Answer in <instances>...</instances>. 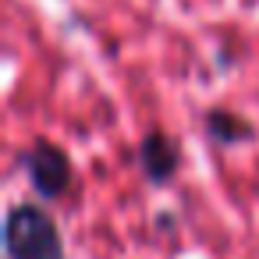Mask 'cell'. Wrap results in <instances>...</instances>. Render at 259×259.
Returning <instances> with one entry per match:
<instances>
[{
    "mask_svg": "<svg viewBox=\"0 0 259 259\" xmlns=\"http://www.w3.org/2000/svg\"><path fill=\"white\" fill-rule=\"evenodd\" d=\"M4 248L8 259H64V241L54 217L43 206H29V202L8 209Z\"/></svg>",
    "mask_w": 259,
    "mask_h": 259,
    "instance_id": "cell-1",
    "label": "cell"
},
{
    "mask_svg": "<svg viewBox=\"0 0 259 259\" xmlns=\"http://www.w3.org/2000/svg\"><path fill=\"white\" fill-rule=\"evenodd\" d=\"M25 170H29V181L32 188L43 195V199H57L68 192L71 185V160L61 146L54 142H36L29 153H25Z\"/></svg>",
    "mask_w": 259,
    "mask_h": 259,
    "instance_id": "cell-2",
    "label": "cell"
},
{
    "mask_svg": "<svg viewBox=\"0 0 259 259\" xmlns=\"http://www.w3.org/2000/svg\"><path fill=\"white\" fill-rule=\"evenodd\" d=\"M139 163H142V170H146V178L153 185H163L167 178H174V170L181 163V149H178V142L170 135L149 132L142 139V146H139Z\"/></svg>",
    "mask_w": 259,
    "mask_h": 259,
    "instance_id": "cell-3",
    "label": "cell"
},
{
    "mask_svg": "<svg viewBox=\"0 0 259 259\" xmlns=\"http://www.w3.org/2000/svg\"><path fill=\"white\" fill-rule=\"evenodd\" d=\"M206 132L220 146H234V142H248L252 139V124L241 121L238 114H227V110H209L206 114Z\"/></svg>",
    "mask_w": 259,
    "mask_h": 259,
    "instance_id": "cell-4",
    "label": "cell"
}]
</instances>
